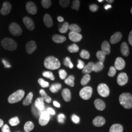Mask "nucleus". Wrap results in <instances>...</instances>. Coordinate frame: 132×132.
<instances>
[{"label": "nucleus", "instance_id": "nucleus-53", "mask_svg": "<svg viewBox=\"0 0 132 132\" xmlns=\"http://www.w3.org/2000/svg\"><path fill=\"white\" fill-rule=\"evenodd\" d=\"M2 130L3 132H11L10 130V127L7 124H5L3 126Z\"/></svg>", "mask_w": 132, "mask_h": 132}, {"label": "nucleus", "instance_id": "nucleus-43", "mask_svg": "<svg viewBox=\"0 0 132 132\" xmlns=\"http://www.w3.org/2000/svg\"><path fill=\"white\" fill-rule=\"evenodd\" d=\"M38 83L42 88H47L49 86V83L45 81L42 78H39L38 80Z\"/></svg>", "mask_w": 132, "mask_h": 132}, {"label": "nucleus", "instance_id": "nucleus-39", "mask_svg": "<svg viewBox=\"0 0 132 132\" xmlns=\"http://www.w3.org/2000/svg\"><path fill=\"white\" fill-rule=\"evenodd\" d=\"M64 64L65 65V66L69 67L70 69H72L73 68V65L71 62L70 58L69 57H67L64 59Z\"/></svg>", "mask_w": 132, "mask_h": 132}, {"label": "nucleus", "instance_id": "nucleus-4", "mask_svg": "<svg viewBox=\"0 0 132 132\" xmlns=\"http://www.w3.org/2000/svg\"><path fill=\"white\" fill-rule=\"evenodd\" d=\"M24 95V92L23 90H18L10 95L8 98V101L10 104L17 103L23 98Z\"/></svg>", "mask_w": 132, "mask_h": 132}, {"label": "nucleus", "instance_id": "nucleus-44", "mask_svg": "<svg viewBox=\"0 0 132 132\" xmlns=\"http://www.w3.org/2000/svg\"><path fill=\"white\" fill-rule=\"evenodd\" d=\"M80 2L78 0H75L73 1L72 5V9L76 10H78L80 6Z\"/></svg>", "mask_w": 132, "mask_h": 132}, {"label": "nucleus", "instance_id": "nucleus-14", "mask_svg": "<svg viewBox=\"0 0 132 132\" xmlns=\"http://www.w3.org/2000/svg\"><path fill=\"white\" fill-rule=\"evenodd\" d=\"M37 48V46L35 42L33 41H30L27 43L26 46V51L28 54H32Z\"/></svg>", "mask_w": 132, "mask_h": 132}, {"label": "nucleus", "instance_id": "nucleus-35", "mask_svg": "<svg viewBox=\"0 0 132 132\" xmlns=\"http://www.w3.org/2000/svg\"><path fill=\"white\" fill-rule=\"evenodd\" d=\"M68 50L69 52L71 53H76L79 51V48L77 45H76V44H73L68 47Z\"/></svg>", "mask_w": 132, "mask_h": 132}, {"label": "nucleus", "instance_id": "nucleus-19", "mask_svg": "<svg viewBox=\"0 0 132 132\" xmlns=\"http://www.w3.org/2000/svg\"><path fill=\"white\" fill-rule=\"evenodd\" d=\"M102 52L106 55H108L111 52V47L110 44L108 41H105L101 44V51Z\"/></svg>", "mask_w": 132, "mask_h": 132}, {"label": "nucleus", "instance_id": "nucleus-26", "mask_svg": "<svg viewBox=\"0 0 132 132\" xmlns=\"http://www.w3.org/2000/svg\"><path fill=\"white\" fill-rule=\"evenodd\" d=\"M122 126L119 124H113L110 129V132H123Z\"/></svg>", "mask_w": 132, "mask_h": 132}, {"label": "nucleus", "instance_id": "nucleus-24", "mask_svg": "<svg viewBox=\"0 0 132 132\" xmlns=\"http://www.w3.org/2000/svg\"><path fill=\"white\" fill-rule=\"evenodd\" d=\"M120 51L123 56H128L129 54V48L126 42H122L120 46Z\"/></svg>", "mask_w": 132, "mask_h": 132}, {"label": "nucleus", "instance_id": "nucleus-59", "mask_svg": "<svg viewBox=\"0 0 132 132\" xmlns=\"http://www.w3.org/2000/svg\"><path fill=\"white\" fill-rule=\"evenodd\" d=\"M112 7V6L111 5H106L105 6H104V8L106 10H108L109 9H110Z\"/></svg>", "mask_w": 132, "mask_h": 132}, {"label": "nucleus", "instance_id": "nucleus-57", "mask_svg": "<svg viewBox=\"0 0 132 132\" xmlns=\"http://www.w3.org/2000/svg\"><path fill=\"white\" fill-rule=\"evenodd\" d=\"M53 104L54 105V106H55L56 107H57V108L60 107V104H59L58 102H57L56 101H54L53 102Z\"/></svg>", "mask_w": 132, "mask_h": 132}, {"label": "nucleus", "instance_id": "nucleus-31", "mask_svg": "<svg viewBox=\"0 0 132 132\" xmlns=\"http://www.w3.org/2000/svg\"><path fill=\"white\" fill-rule=\"evenodd\" d=\"M75 77L73 76H70L65 80V83L67 85H69L71 87L75 86Z\"/></svg>", "mask_w": 132, "mask_h": 132}, {"label": "nucleus", "instance_id": "nucleus-40", "mask_svg": "<svg viewBox=\"0 0 132 132\" xmlns=\"http://www.w3.org/2000/svg\"><path fill=\"white\" fill-rule=\"evenodd\" d=\"M69 24L68 22H65L63 25L62 26L61 28L59 29V31L61 33H65L67 32L68 30L69 29Z\"/></svg>", "mask_w": 132, "mask_h": 132}, {"label": "nucleus", "instance_id": "nucleus-22", "mask_svg": "<svg viewBox=\"0 0 132 132\" xmlns=\"http://www.w3.org/2000/svg\"><path fill=\"white\" fill-rule=\"evenodd\" d=\"M62 96L66 102H69L71 100V93L70 90L67 88L63 89L62 92Z\"/></svg>", "mask_w": 132, "mask_h": 132}, {"label": "nucleus", "instance_id": "nucleus-28", "mask_svg": "<svg viewBox=\"0 0 132 132\" xmlns=\"http://www.w3.org/2000/svg\"><path fill=\"white\" fill-rule=\"evenodd\" d=\"M39 93L42 96L41 97H42L43 99H44V100H45L46 102L50 103L52 102V98L47 94V93L43 89L40 90Z\"/></svg>", "mask_w": 132, "mask_h": 132}, {"label": "nucleus", "instance_id": "nucleus-23", "mask_svg": "<svg viewBox=\"0 0 132 132\" xmlns=\"http://www.w3.org/2000/svg\"><path fill=\"white\" fill-rule=\"evenodd\" d=\"M44 23L47 28H51L53 26V21L51 16L48 14H46L44 17Z\"/></svg>", "mask_w": 132, "mask_h": 132}, {"label": "nucleus", "instance_id": "nucleus-5", "mask_svg": "<svg viewBox=\"0 0 132 132\" xmlns=\"http://www.w3.org/2000/svg\"><path fill=\"white\" fill-rule=\"evenodd\" d=\"M93 94V89L89 86L85 87L80 90L79 95L84 100H88L91 97Z\"/></svg>", "mask_w": 132, "mask_h": 132}, {"label": "nucleus", "instance_id": "nucleus-46", "mask_svg": "<svg viewBox=\"0 0 132 132\" xmlns=\"http://www.w3.org/2000/svg\"><path fill=\"white\" fill-rule=\"evenodd\" d=\"M59 75L60 78L62 80L65 79L67 76V73L66 71L63 69L60 70V71H59Z\"/></svg>", "mask_w": 132, "mask_h": 132}, {"label": "nucleus", "instance_id": "nucleus-17", "mask_svg": "<svg viewBox=\"0 0 132 132\" xmlns=\"http://www.w3.org/2000/svg\"><path fill=\"white\" fill-rule=\"evenodd\" d=\"M122 34L119 32H117L114 33L113 35L111 37L110 42L112 44H114L119 42L122 39Z\"/></svg>", "mask_w": 132, "mask_h": 132}, {"label": "nucleus", "instance_id": "nucleus-61", "mask_svg": "<svg viewBox=\"0 0 132 132\" xmlns=\"http://www.w3.org/2000/svg\"><path fill=\"white\" fill-rule=\"evenodd\" d=\"M106 1H107V2H108L109 3H113V2H114L113 0H110V1H109V0H107Z\"/></svg>", "mask_w": 132, "mask_h": 132}, {"label": "nucleus", "instance_id": "nucleus-56", "mask_svg": "<svg viewBox=\"0 0 132 132\" xmlns=\"http://www.w3.org/2000/svg\"><path fill=\"white\" fill-rule=\"evenodd\" d=\"M3 63H4V65H5V68H8L11 67V66L9 64V63L7 62L5 60H3Z\"/></svg>", "mask_w": 132, "mask_h": 132}, {"label": "nucleus", "instance_id": "nucleus-42", "mask_svg": "<svg viewBox=\"0 0 132 132\" xmlns=\"http://www.w3.org/2000/svg\"><path fill=\"white\" fill-rule=\"evenodd\" d=\"M43 76L46 78L50 79L51 80H54L55 79V77L51 71H45L43 73Z\"/></svg>", "mask_w": 132, "mask_h": 132}, {"label": "nucleus", "instance_id": "nucleus-52", "mask_svg": "<svg viewBox=\"0 0 132 132\" xmlns=\"http://www.w3.org/2000/svg\"><path fill=\"white\" fill-rule=\"evenodd\" d=\"M32 112L35 116H37L40 114V112H40V111H39L38 109L35 107V106H33L32 107Z\"/></svg>", "mask_w": 132, "mask_h": 132}, {"label": "nucleus", "instance_id": "nucleus-25", "mask_svg": "<svg viewBox=\"0 0 132 132\" xmlns=\"http://www.w3.org/2000/svg\"><path fill=\"white\" fill-rule=\"evenodd\" d=\"M52 39L54 42L58 44H61L64 42L66 41V37L65 36L55 34L52 36Z\"/></svg>", "mask_w": 132, "mask_h": 132}, {"label": "nucleus", "instance_id": "nucleus-49", "mask_svg": "<svg viewBox=\"0 0 132 132\" xmlns=\"http://www.w3.org/2000/svg\"><path fill=\"white\" fill-rule=\"evenodd\" d=\"M71 119L72 121L76 124H78L80 122V118L76 114H73L71 116Z\"/></svg>", "mask_w": 132, "mask_h": 132}, {"label": "nucleus", "instance_id": "nucleus-11", "mask_svg": "<svg viewBox=\"0 0 132 132\" xmlns=\"http://www.w3.org/2000/svg\"><path fill=\"white\" fill-rule=\"evenodd\" d=\"M26 10L29 14L34 15L37 12V8L32 2H28L26 4Z\"/></svg>", "mask_w": 132, "mask_h": 132}, {"label": "nucleus", "instance_id": "nucleus-63", "mask_svg": "<svg viewBox=\"0 0 132 132\" xmlns=\"http://www.w3.org/2000/svg\"><path fill=\"white\" fill-rule=\"evenodd\" d=\"M132 9H131V13H132Z\"/></svg>", "mask_w": 132, "mask_h": 132}, {"label": "nucleus", "instance_id": "nucleus-33", "mask_svg": "<svg viewBox=\"0 0 132 132\" xmlns=\"http://www.w3.org/2000/svg\"><path fill=\"white\" fill-rule=\"evenodd\" d=\"M69 29H70L71 32H76V33H80L81 31V29L80 27L76 24H71L69 25Z\"/></svg>", "mask_w": 132, "mask_h": 132}, {"label": "nucleus", "instance_id": "nucleus-50", "mask_svg": "<svg viewBox=\"0 0 132 132\" xmlns=\"http://www.w3.org/2000/svg\"><path fill=\"white\" fill-rule=\"evenodd\" d=\"M85 66V64L84 63V62L82 61L81 60H78V64L77 65V68L79 69V70H81L83 69L84 68Z\"/></svg>", "mask_w": 132, "mask_h": 132}, {"label": "nucleus", "instance_id": "nucleus-47", "mask_svg": "<svg viewBox=\"0 0 132 132\" xmlns=\"http://www.w3.org/2000/svg\"><path fill=\"white\" fill-rule=\"evenodd\" d=\"M70 1L69 0H60L59 1V4L63 7H67L69 5Z\"/></svg>", "mask_w": 132, "mask_h": 132}, {"label": "nucleus", "instance_id": "nucleus-13", "mask_svg": "<svg viewBox=\"0 0 132 132\" xmlns=\"http://www.w3.org/2000/svg\"><path fill=\"white\" fill-rule=\"evenodd\" d=\"M125 67V62L121 57H118L114 62V68L116 70L121 71Z\"/></svg>", "mask_w": 132, "mask_h": 132}, {"label": "nucleus", "instance_id": "nucleus-15", "mask_svg": "<svg viewBox=\"0 0 132 132\" xmlns=\"http://www.w3.org/2000/svg\"><path fill=\"white\" fill-rule=\"evenodd\" d=\"M69 38L70 40L74 42H79L81 40L82 36L80 33H76L71 31L69 34Z\"/></svg>", "mask_w": 132, "mask_h": 132}, {"label": "nucleus", "instance_id": "nucleus-51", "mask_svg": "<svg viewBox=\"0 0 132 132\" xmlns=\"http://www.w3.org/2000/svg\"><path fill=\"white\" fill-rule=\"evenodd\" d=\"M98 9V6L96 5L93 4L90 6V10L92 12H96Z\"/></svg>", "mask_w": 132, "mask_h": 132}, {"label": "nucleus", "instance_id": "nucleus-2", "mask_svg": "<svg viewBox=\"0 0 132 132\" xmlns=\"http://www.w3.org/2000/svg\"><path fill=\"white\" fill-rule=\"evenodd\" d=\"M119 101L124 108L130 109L132 107V94L124 93L121 94L119 97Z\"/></svg>", "mask_w": 132, "mask_h": 132}, {"label": "nucleus", "instance_id": "nucleus-30", "mask_svg": "<svg viewBox=\"0 0 132 132\" xmlns=\"http://www.w3.org/2000/svg\"><path fill=\"white\" fill-rule=\"evenodd\" d=\"M61 88L62 85L61 84L56 83L52 85L50 88V90H51V92L53 93H56L60 90Z\"/></svg>", "mask_w": 132, "mask_h": 132}, {"label": "nucleus", "instance_id": "nucleus-45", "mask_svg": "<svg viewBox=\"0 0 132 132\" xmlns=\"http://www.w3.org/2000/svg\"><path fill=\"white\" fill-rule=\"evenodd\" d=\"M116 72H117V71L116 68L113 66H112L110 68V70L108 73V75L110 77H113L116 75Z\"/></svg>", "mask_w": 132, "mask_h": 132}, {"label": "nucleus", "instance_id": "nucleus-9", "mask_svg": "<svg viewBox=\"0 0 132 132\" xmlns=\"http://www.w3.org/2000/svg\"><path fill=\"white\" fill-rule=\"evenodd\" d=\"M128 80L127 75L125 72H121L118 75L117 78V83L118 85L122 86L127 84Z\"/></svg>", "mask_w": 132, "mask_h": 132}, {"label": "nucleus", "instance_id": "nucleus-58", "mask_svg": "<svg viewBox=\"0 0 132 132\" xmlns=\"http://www.w3.org/2000/svg\"><path fill=\"white\" fill-rule=\"evenodd\" d=\"M57 20H58V21L59 22H63L64 20V18H63L62 17H61V16H58V17H57Z\"/></svg>", "mask_w": 132, "mask_h": 132}, {"label": "nucleus", "instance_id": "nucleus-21", "mask_svg": "<svg viewBox=\"0 0 132 132\" xmlns=\"http://www.w3.org/2000/svg\"><path fill=\"white\" fill-rule=\"evenodd\" d=\"M94 64V63L91 62L87 64V65L84 66V68L83 69V73L85 75H89V73H91L93 71Z\"/></svg>", "mask_w": 132, "mask_h": 132}, {"label": "nucleus", "instance_id": "nucleus-10", "mask_svg": "<svg viewBox=\"0 0 132 132\" xmlns=\"http://www.w3.org/2000/svg\"><path fill=\"white\" fill-rule=\"evenodd\" d=\"M23 21L26 27L29 30L32 31L35 28V24L32 19L28 17H24L23 18Z\"/></svg>", "mask_w": 132, "mask_h": 132}, {"label": "nucleus", "instance_id": "nucleus-29", "mask_svg": "<svg viewBox=\"0 0 132 132\" xmlns=\"http://www.w3.org/2000/svg\"><path fill=\"white\" fill-rule=\"evenodd\" d=\"M104 65L103 63L98 62L94 64L93 71L95 72H98L102 71L104 68Z\"/></svg>", "mask_w": 132, "mask_h": 132}, {"label": "nucleus", "instance_id": "nucleus-62", "mask_svg": "<svg viewBox=\"0 0 132 132\" xmlns=\"http://www.w3.org/2000/svg\"><path fill=\"white\" fill-rule=\"evenodd\" d=\"M98 1L100 2V3H102V2H103V0H98Z\"/></svg>", "mask_w": 132, "mask_h": 132}, {"label": "nucleus", "instance_id": "nucleus-7", "mask_svg": "<svg viewBox=\"0 0 132 132\" xmlns=\"http://www.w3.org/2000/svg\"><path fill=\"white\" fill-rule=\"evenodd\" d=\"M97 92L102 97H106L109 95L110 90L107 85L104 83H101L98 86Z\"/></svg>", "mask_w": 132, "mask_h": 132}, {"label": "nucleus", "instance_id": "nucleus-38", "mask_svg": "<svg viewBox=\"0 0 132 132\" xmlns=\"http://www.w3.org/2000/svg\"><path fill=\"white\" fill-rule=\"evenodd\" d=\"M80 56L82 58L84 59H89L90 58V53L87 51L83 50L80 52Z\"/></svg>", "mask_w": 132, "mask_h": 132}, {"label": "nucleus", "instance_id": "nucleus-32", "mask_svg": "<svg viewBox=\"0 0 132 132\" xmlns=\"http://www.w3.org/2000/svg\"><path fill=\"white\" fill-rule=\"evenodd\" d=\"M34 127L33 123L31 121H28L24 125V130L26 132H30L33 130Z\"/></svg>", "mask_w": 132, "mask_h": 132}, {"label": "nucleus", "instance_id": "nucleus-3", "mask_svg": "<svg viewBox=\"0 0 132 132\" xmlns=\"http://www.w3.org/2000/svg\"><path fill=\"white\" fill-rule=\"evenodd\" d=\"M1 45L5 49L10 51H15L17 47V44L16 42L11 38L4 39L2 41Z\"/></svg>", "mask_w": 132, "mask_h": 132}, {"label": "nucleus", "instance_id": "nucleus-18", "mask_svg": "<svg viewBox=\"0 0 132 132\" xmlns=\"http://www.w3.org/2000/svg\"><path fill=\"white\" fill-rule=\"evenodd\" d=\"M95 107L99 111H103L106 108V104L101 99H97L94 102Z\"/></svg>", "mask_w": 132, "mask_h": 132}, {"label": "nucleus", "instance_id": "nucleus-48", "mask_svg": "<svg viewBox=\"0 0 132 132\" xmlns=\"http://www.w3.org/2000/svg\"><path fill=\"white\" fill-rule=\"evenodd\" d=\"M66 117L64 114L61 113L58 115V122L62 124H63L65 122V120Z\"/></svg>", "mask_w": 132, "mask_h": 132}, {"label": "nucleus", "instance_id": "nucleus-16", "mask_svg": "<svg viewBox=\"0 0 132 132\" xmlns=\"http://www.w3.org/2000/svg\"><path fill=\"white\" fill-rule=\"evenodd\" d=\"M106 120L105 118L101 117V116H98L94 118V119L93 121V123L95 126L96 127H101L103 126L105 124Z\"/></svg>", "mask_w": 132, "mask_h": 132}, {"label": "nucleus", "instance_id": "nucleus-12", "mask_svg": "<svg viewBox=\"0 0 132 132\" xmlns=\"http://www.w3.org/2000/svg\"><path fill=\"white\" fill-rule=\"evenodd\" d=\"M11 5L9 2H5L3 3L2 7L0 11L1 14L4 16L8 15L11 10Z\"/></svg>", "mask_w": 132, "mask_h": 132}, {"label": "nucleus", "instance_id": "nucleus-54", "mask_svg": "<svg viewBox=\"0 0 132 132\" xmlns=\"http://www.w3.org/2000/svg\"><path fill=\"white\" fill-rule=\"evenodd\" d=\"M47 112L49 114H52V115H54L55 113L54 110L53 109H52V108H48L47 109Z\"/></svg>", "mask_w": 132, "mask_h": 132}, {"label": "nucleus", "instance_id": "nucleus-60", "mask_svg": "<svg viewBox=\"0 0 132 132\" xmlns=\"http://www.w3.org/2000/svg\"><path fill=\"white\" fill-rule=\"evenodd\" d=\"M3 125H4V121L2 119H0V128L3 127Z\"/></svg>", "mask_w": 132, "mask_h": 132}, {"label": "nucleus", "instance_id": "nucleus-55", "mask_svg": "<svg viewBox=\"0 0 132 132\" xmlns=\"http://www.w3.org/2000/svg\"><path fill=\"white\" fill-rule=\"evenodd\" d=\"M128 41L129 43L130 44L131 46H132V31H131V32L129 33V37H128Z\"/></svg>", "mask_w": 132, "mask_h": 132}, {"label": "nucleus", "instance_id": "nucleus-27", "mask_svg": "<svg viewBox=\"0 0 132 132\" xmlns=\"http://www.w3.org/2000/svg\"><path fill=\"white\" fill-rule=\"evenodd\" d=\"M33 96V93L32 92H29L23 101V104L24 106H28L31 103Z\"/></svg>", "mask_w": 132, "mask_h": 132}, {"label": "nucleus", "instance_id": "nucleus-6", "mask_svg": "<svg viewBox=\"0 0 132 132\" xmlns=\"http://www.w3.org/2000/svg\"><path fill=\"white\" fill-rule=\"evenodd\" d=\"M10 32L15 36H20L22 33V29L19 24L16 23H12L9 27Z\"/></svg>", "mask_w": 132, "mask_h": 132}, {"label": "nucleus", "instance_id": "nucleus-20", "mask_svg": "<svg viewBox=\"0 0 132 132\" xmlns=\"http://www.w3.org/2000/svg\"><path fill=\"white\" fill-rule=\"evenodd\" d=\"M44 99H43L42 97H38L35 100L34 106L39 111H42L44 109L45 105H44Z\"/></svg>", "mask_w": 132, "mask_h": 132}, {"label": "nucleus", "instance_id": "nucleus-37", "mask_svg": "<svg viewBox=\"0 0 132 132\" xmlns=\"http://www.w3.org/2000/svg\"><path fill=\"white\" fill-rule=\"evenodd\" d=\"M9 123L11 126H15L18 125L20 123V120L18 117H15L14 118H11L9 120Z\"/></svg>", "mask_w": 132, "mask_h": 132}, {"label": "nucleus", "instance_id": "nucleus-36", "mask_svg": "<svg viewBox=\"0 0 132 132\" xmlns=\"http://www.w3.org/2000/svg\"><path fill=\"white\" fill-rule=\"evenodd\" d=\"M90 80V75H85L81 80V84L82 86L87 85Z\"/></svg>", "mask_w": 132, "mask_h": 132}, {"label": "nucleus", "instance_id": "nucleus-1", "mask_svg": "<svg viewBox=\"0 0 132 132\" xmlns=\"http://www.w3.org/2000/svg\"><path fill=\"white\" fill-rule=\"evenodd\" d=\"M44 64L47 69L51 70L58 69L61 66V63L58 59L52 56L46 57L44 60Z\"/></svg>", "mask_w": 132, "mask_h": 132}, {"label": "nucleus", "instance_id": "nucleus-8", "mask_svg": "<svg viewBox=\"0 0 132 132\" xmlns=\"http://www.w3.org/2000/svg\"><path fill=\"white\" fill-rule=\"evenodd\" d=\"M50 119V114L47 111L42 112L39 119V123L41 126H45L49 122Z\"/></svg>", "mask_w": 132, "mask_h": 132}, {"label": "nucleus", "instance_id": "nucleus-34", "mask_svg": "<svg viewBox=\"0 0 132 132\" xmlns=\"http://www.w3.org/2000/svg\"><path fill=\"white\" fill-rule=\"evenodd\" d=\"M96 55L97 57V58L99 60V61L102 63H104V61L105 60V58H106V55L102 52L101 51H98L96 52Z\"/></svg>", "mask_w": 132, "mask_h": 132}, {"label": "nucleus", "instance_id": "nucleus-41", "mask_svg": "<svg viewBox=\"0 0 132 132\" xmlns=\"http://www.w3.org/2000/svg\"><path fill=\"white\" fill-rule=\"evenodd\" d=\"M41 4L44 8L48 9L51 6L52 1L51 0H42L41 1Z\"/></svg>", "mask_w": 132, "mask_h": 132}]
</instances>
